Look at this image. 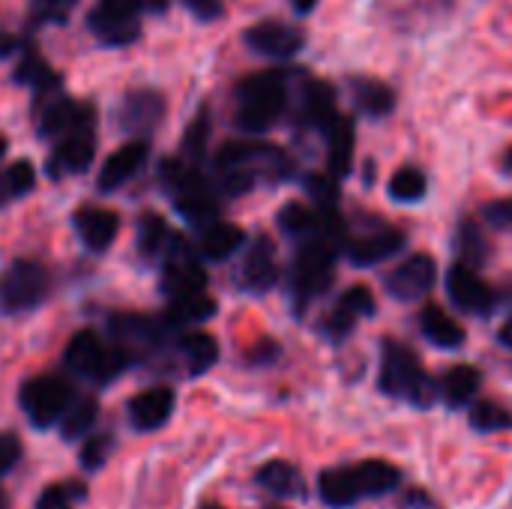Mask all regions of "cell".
Here are the masks:
<instances>
[{"mask_svg":"<svg viewBox=\"0 0 512 509\" xmlns=\"http://www.w3.org/2000/svg\"><path fill=\"white\" fill-rule=\"evenodd\" d=\"M72 219H75L78 237L93 252H105L120 231V216L114 210H105V207H81V210H75Z\"/></svg>","mask_w":512,"mask_h":509,"instance_id":"obj_22","label":"cell"},{"mask_svg":"<svg viewBox=\"0 0 512 509\" xmlns=\"http://www.w3.org/2000/svg\"><path fill=\"white\" fill-rule=\"evenodd\" d=\"M207 288V273L204 267L198 264V258L186 249V243L177 237L171 252H168V261H165V270H162V291L171 297V300H183V297H198L204 294Z\"/></svg>","mask_w":512,"mask_h":509,"instance_id":"obj_13","label":"cell"},{"mask_svg":"<svg viewBox=\"0 0 512 509\" xmlns=\"http://www.w3.org/2000/svg\"><path fill=\"white\" fill-rule=\"evenodd\" d=\"M216 315V300H210L207 294L198 297H183V300H171L168 312H165V327H186V324H201L207 318Z\"/></svg>","mask_w":512,"mask_h":509,"instance_id":"obj_33","label":"cell"},{"mask_svg":"<svg viewBox=\"0 0 512 509\" xmlns=\"http://www.w3.org/2000/svg\"><path fill=\"white\" fill-rule=\"evenodd\" d=\"M375 309H378V303H375L372 291L366 285H354V288H348L336 300V306L330 309V315L321 324V333L327 339H333V342H342V339L351 336V330L357 327V321L366 318V315H375Z\"/></svg>","mask_w":512,"mask_h":509,"instance_id":"obj_16","label":"cell"},{"mask_svg":"<svg viewBox=\"0 0 512 509\" xmlns=\"http://www.w3.org/2000/svg\"><path fill=\"white\" fill-rule=\"evenodd\" d=\"M63 363H66L69 372L105 384V381L117 378V375L132 363V357L123 354V351L114 348V345L108 348L93 330H78V333L66 342V348H63Z\"/></svg>","mask_w":512,"mask_h":509,"instance_id":"obj_6","label":"cell"},{"mask_svg":"<svg viewBox=\"0 0 512 509\" xmlns=\"http://www.w3.org/2000/svg\"><path fill=\"white\" fill-rule=\"evenodd\" d=\"M351 99L369 117H387L396 108V93L375 78H351Z\"/></svg>","mask_w":512,"mask_h":509,"instance_id":"obj_30","label":"cell"},{"mask_svg":"<svg viewBox=\"0 0 512 509\" xmlns=\"http://www.w3.org/2000/svg\"><path fill=\"white\" fill-rule=\"evenodd\" d=\"M204 509H222V507H216V504H207V507Z\"/></svg>","mask_w":512,"mask_h":509,"instance_id":"obj_54","label":"cell"},{"mask_svg":"<svg viewBox=\"0 0 512 509\" xmlns=\"http://www.w3.org/2000/svg\"><path fill=\"white\" fill-rule=\"evenodd\" d=\"M324 135H327V168H330V177L339 180V177L351 174V168H354V141H357L354 120L339 114Z\"/></svg>","mask_w":512,"mask_h":509,"instance_id":"obj_25","label":"cell"},{"mask_svg":"<svg viewBox=\"0 0 512 509\" xmlns=\"http://www.w3.org/2000/svg\"><path fill=\"white\" fill-rule=\"evenodd\" d=\"M501 168H504V174H512V147L504 153V162H501Z\"/></svg>","mask_w":512,"mask_h":509,"instance_id":"obj_52","label":"cell"},{"mask_svg":"<svg viewBox=\"0 0 512 509\" xmlns=\"http://www.w3.org/2000/svg\"><path fill=\"white\" fill-rule=\"evenodd\" d=\"M186 9H192V15H198L201 21H213L222 15V3L219 0H183Z\"/></svg>","mask_w":512,"mask_h":509,"instance_id":"obj_48","label":"cell"},{"mask_svg":"<svg viewBox=\"0 0 512 509\" xmlns=\"http://www.w3.org/2000/svg\"><path fill=\"white\" fill-rule=\"evenodd\" d=\"M162 114H165V99L156 90H132L123 96V102L117 108V123L126 132L147 135L159 126Z\"/></svg>","mask_w":512,"mask_h":509,"instance_id":"obj_18","label":"cell"},{"mask_svg":"<svg viewBox=\"0 0 512 509\" xmlns=\"http://www.w3.org/2000/svg\"><path fill=\"white\" fill-rule=\"evenodd\" d=\"M291 3H294V9H297V12H303V15H306V12H312V9L318 6V0H291Z\"/></svg>","mask_w":512,"mask_h":509,"instance_id":"obj_51","label":"cell"},{"mask_svg":"<svg viewBox=\"0 0 512 509\" xmlns=\"http://www.w3.org/2000/svg\"><path fill=\"white\" fill-rule=\"evenodd\" d=\"M336 258H339V249L324 240L300 243L294 255V267H291V291H294L297 312H303L312 300L330 291L336 279Z\"/></svg>","mask_w":512,"mask_h":509,"instance_id":"obj_4","label":"cell"},{"mask_svg":"<svg viewBox=\"0 0 512 509\" xmlns=\"http://www.w3.org/2000/svg\"><path fill=\"white\" fill-rule=\"evenodd\" d=\"M111 447H114V438L111 435H90V441L84 444L81 450V465L87 471H96L105 465V459L111 456Z\"/></svg>","mask_w":512,"mask_h":509,"instance_id":"obj_42","label":"cell"},{"mask_svg":"<svg viewBox=\"0 0 512 509\" xmlns=\"http://www.w3.org/2000/svg\"><path fill=\"white\" fill-rule=\"evenodd\" d=\"M402 483V471L384 459H366L357 465L327 468L318 477L321 501L333 509H348L360 504L363 498H381L396 492Z\"/></svg>","mask_w":512,"mask_h":509,"instance_id":"obj_1","label":"cell"},{"mask_svg":"<svg viewBox=\"0 0 512 509\" xmlns=\"http://www.w3.org/2000/svg\"><path fill=\"white\" fill-rule=\"evenodd\" d=\"M447 294L453 300L456 309H462L465 315H477L486 318L498 309V291L477 273V267L468 264H453L447 273Z\"/></svg>","mask_w":512,"mask_h":509,"instance_id":"obj_11","label":"cell"},{"mask_svg":"<svg viewBox=\"0 0 512 509\" xmlns=\"http://www.w3.org/2000/svg\"><path fill=\"white\" fill-rule=\"evenodd\" d=\"M258 486L276 498H303L306 495V480L303 474L291 465V462H282V459H273L267 462L258 474H255Z\"/></svg>","mask_w":512,"mask_h":509,"instance_id":"obj_29","label":"cell"},{"mask_svg":"<svg viewBox=\"0 0 512 509\" xmlns=\"http://www.w3.org/2000/svg\"><path fill=\"white\" fill-rule=\"evenodd\" d=\"M426 189H429V180H426V174H423L420 168H414V165L399 168V171L390 177V183H387L390 198L399 201V204H417V201H423Z\"/></svg>","mask_w":512,"mask_h":509,"instance_id":"obj_34","label":"cell"},{"mask_svg":"<svg viewBox=\"0 0 512 509\" xmlns=\"http://www.w3.org/2000/svg\"><path fill=\"white\" fill-rule=\"evenodd\" d=\"M483 219L492 228H512V195L510 198H495L489 204H483Z\"/></svg>","mask_w":512,"mask_h":509,"instance_id":"obj_43","label":"cell"},{"mask_svg":"<svg viewBox=\"0 0 512 509\" xmlns=\"http://www.w3.org/2000/svg\"><path fill=\"white\" fill-rule=\"evenodd\" d=\"M243 39L255 54L273 60H288L306 45V33L285 21H258L243 33Z\"/></svg>","mask_w":512,"mask_h":509,"instance_id":"obj_15","label":"cell"},{"mask_svg":"<svg viewBox=\"0 0 512 509\" xmlns=\"http://www.w3.org/2000/svg\"><path fill=\"white\" fill-rule=\"evenodd\" d=\"M177 351H180L189 375H204L219 360V345L207 333H186V336H180L177 339Z\"/></svg>","mask_w":512,"mask_h":509,"instance_id":"obj_31","label":"cell"},{"mask_svg":"<svg viewBox=\"0 0 512 509\" xmlns=\"http://www.w3.org/2000/svg\"><path fill=\"white\" fill-rule=\"evenodd\" d=\"M246 243V234L231 225V222H213L204 228V240H201V249L210 261H225L231 258L240 246Z\"/></svg>","mask_w":512,"mask_h":509,"instance_id":"obj_32","label":"cell"},{"mask_svg":"<svg viewBox=\"0 0 512 509\" xmlns=\"http://www.w3.org/2000/svg\"><path fill=\"white\" fill-rule=\"evenodd\" d=\"M33 183H36L33 165L27 159L12 162L6 171H0V207L15 201V198H21V195H27L33 189Z\"/></svg>","mask_w":512,"mask_h":509,"instance_id":"obj_36","label":"cell"},{"mask_svg":"<svg viewBox=\"0 0 512 509\" xmlns=\"http://www.w3.org/2000/svg\"><path fill=\"white\" fill-rule=\"evenodd\" d=\"M93 111L90 105L72 102L66 96L48 99V105L39 111V135L42 138H66L72 132H90Z\"/></svg>","mask_w":512,"mask_h":509,"instance_id":"obj_17","label":"cell"},{"mask_svg":"<svg viewBox=\"0 0 512 509\" xmlns=\"http://www.w3.org/2000/svg\"><path fill=\"white\" fill-rule=\"evenodd\" d=\"M108 330H111L114 348H120L132 360L156 351L165 339V321L144 318V315H117V318H111Z\"/></svg>","mask_w":512,"mask_h":509,"instance_id":"obj_14","label":"cell"},{"mask_svg":"<svg viewBox=\"0 0 512 509\" xmlns=\"http://www.w3.org/2000/svg\"><path fill=\"white\" fill-rule=\"evenodd\" d=\"M141 6L144 0H99L87 18L90 30L105 45H129L141 33V24H138Z\"/></svg>","mask_w":512,"mask_h":509,"instance_id":"obj_10","label":"cell"},{"mask_svg":"<svg viewBox=\"0 0 512 509\" xmlns=\"http://www.w3.org/2000/svg\"><path fill=\"white\" fill-rule=\"evenodd\" d=\"M162 180L165 186L171 189L174 195V204L177 210L189 219V222H198V225H213L219 222V204H216V195L210 189V183L186 162L180 159H168L162 165Z\"/></svg>","mask_w":512,"mask_h":509,"instance_id":"obj_5","label":"cell"},{"mask_svg":"<svg viewBox=\"0 0 512 509\" xmlns=\"http://www.w3.org/2000/svg\"><path fill=\"white\" fill-rule=\"evenodd\" d=\"M15 45H18V39H15V36H9V33H0V57L12 54V51H15Z\"/></svg>","mask_w":512,"mask_h":509,"instance_id":"obj_49","label":"cell"},{"mask_svg":"<svg viewBox=\"0 0 512 509\" xmlns=\"http://www.w3.org/2000/svg\"><path fill=\"white\" fill-rule=\"evenodd\" d=\"M378 384H381V393H387L390 399H402V402L423 408V411L438 402V384L420 366L417 354L396 339L381 342V378H378Z\"/></svg>","mask_w":512,"mask_h":509,"instance_id":"obj_2","label":"cell"},{"mask_svg":"<svg viewBox=\"0 0 512 509\" xmlns=\"http://www.w3.org/2000/svg\"><path fill=\"white\" fill-rule=\"evenodd\" d=\"M0 501H3V495H0ZM0 509H3V507H0Z\"/></svg>","mask_w":512,"mask_h":509,"instance_id":"obj_55","label":"cell"},{"mask_svg":"<svg viewBox=\"0 0 512 509\" xmlns=\"http://www.w3.org/2000/svg\"><path fill=\"white\" fill-rule=\"evenodd\" d=\"M468 420H471V426H474L477 432H486V435H495V432H507V429H512V411L507 405L495 402V399L474 402Z\"/></svg>","mask_w":512,"mask_h":509,"instance_id":"obj_35","label":"cell"},{"mask_svg":"<svg viewBox=\"0 0 512 509\" xmlns=\"http://www.w3.org/2000/svg\"><path fill=\"white\" fill-rule=\"evenodd\" d=\"M438 282V264L432 255H411L402 264H396L387 276H384V288L393 300L402 303H414L420 297H426Z\"/></svg>","mask_w":512,"mask_h":509,"instance_id":"obj_12","label":"cell"},{"mask_svg":"<svg viewBox=\"0 0 512 509\" xmlns=\"http://www.w3.org/2000/svg\"><path fill=\"white\" fill-rule=\"evenodd\" d=\"M51 294V273L45 264L21 258L0 273V309L6 315L30 312Z\"/></svg>","mask_w":512,"mask_h":509,"instance_id":"obj_7","label":"cell"},{"mask_svg":"<svg viewBox=\"0 0 512 509\" xmlns=\"http://www.w3.org/2000/svg\"><path fill=\"white\" fill-rule=\"evenodd\" d=\"M93 162V135L90 132H72L66 138L57 141L54 156H51V168L60 174H81L87 171Z\"/></svg>","mask_w":512,"mask_h":509,"instance_id":"obj_28","label":"cell"},{"mask_svg":"<svg viewBox=\"0 0 512 509\" xmlns=\"http://www.w3.org/2000/svg\"><path fill=\"white\" fill-rule=\"evenodd\" d=\"M402 246H405V231L384 225V228H375L357 240H348L345 252H348V261L354 267H375V264L393 258Z\"/></svg>","mask_w":512,"mask_h":509,"instance_id":"obj_20","label":"cell"},{"mask_svg":"<svg viewBox=\"0 0 512 509\" xmlns=\"http://www.w3.org/2000/svg\"><path fill=\"white\" fill-rule=\"evenodd\" d=\"M204 144H207V114H201V117L189 126L186 141H183V150H186L192 159H198V156L204 153Z\"/></svg>","mask_w":512,"mask_h":509,"instance_id":"obj_44","label":"cell"},{"mask_svg":"<svg viewBox=\"0 0 512 509\" xmlns=\"http://www.w3.org/2000/svg\"><path fill=\"white\" fill-rule=\"evenodd\" d=\"M420 333L435 345V348H444V351H456L465 345L468 333L465 327L450 315L444 312L441 306H426L420 312Z\"/></svg>","mask_w":512,"mask_h":509,"instance_id":"obj_26","label":"cell"},{"mask_svg":"<svg viewBox=\"0 0 512 509\" xmlns=\"http://www.w3.org/2000/svg\"><path fill=\"white\" fill-rule=\"evenodd\" d=\"M288 108V72L264 69L237 84V126L243 132H267Z\"/></svg>","mask_w":512,"mask_h":509,"instance_id":"obj_3","label":"cell"},{"mask_svg":"<svg viewBox=\"0 0 512 509\" xmlns=\"http://www.w3.org/2000/svg\"><path fill=\"white\" fill-rule=\"evenodd\" d=\"M36 509H72V504H69V495H66L60 486H51V489H45V492L39 495Z\"/></svg>","mask_w":512,"mask_h":509,"instance_id":"obj_47","label":"cell"},{"mask_svg":"<svg viewBox=\"0 0 512 509\" xmlns=\"http://www.w3.org/2000/svg\"><path fill=\"white\" fill-rule=\"evenodd\" d=\"M459 252L465 255L462 264H468V267H477L486 258V237H483L477 222H462V228H459Z\"/></svg>","mask_w":512,"mask_h":509,"instance_id":"obj_40","label":"cell"},{"mask_svg":"<svg viewBox=\"0 0 512 509\" xmlns=\"http://www.w3.org/2000/svg\"><path fill=\"white\" fill-rule=\"evenodd\" d=\"M144 162H147V141H129V144H123L120 150H114L105 159V165L99 171V189L102 192L120 189L123 183H129L141 171Z\"/></svg>","mask_w":512,"mask_h":509,"instance_id":"obj_24","label":"cell"},{"mask_svg":"<svg viewBox=\"0 0 512 509\" xmlns=\"http://www.w3.org/2000/svg\"><path fill=\"white\" fill-rule=\"evenodd\" d=\"M6 147H9V141H6V138L0 135V159H3V153H6Z\"/></svg>","mask_w":512,"mask_h":509,"instance_id":"obj_53","label":"cell"},{"mask_svg":"<svg viewBox=\"0 0 512 509\" xmlns=\"http://www.w3.org/2000/svg\"><path fill=\"white\" fill-rule=\"evenodd\" d=\"M279 279V261H276V246L270 237H258L240 267V285L252 294H264L276 285Z\"/></svg>","mask_w":512,"mask_h":509,"instance_id":"obj_19","label":"cell"},{"mask_svg":"<svg viewBox=\"0 0 512 509\" xmlns=\"http://www.w3.org/2000/svg\"><path fill=\"white\" fill-rule=\"evenodd\" d=\"M174 411V390L171 387H153L138 393L129 402V423L138 432H156L171 420Z\"/></svg>","mask_w":512,"mask_h":509,"instance_id":"obj_21","label":"cell"},{"mask_svg":"<svg viewBox=\"0 0 512 509\" xmlns=\"http://www.w3.org/2000/svg\"><path fill=\"white\" fill-rule=\"evenodd\" d=\"M78 0H33V12L39 21H63V15L75 6Z\"/></svg>","mask_w":512,"mask_h":509,"instance_id":"obj_45","label":"cell"},{"mask_svg":"<svg viewBox=\"0 0 512 509\" xmlns=\"http://www.w3.org/2000/svg\"><path fill=\"white\" fill-rule=\"evenodd\" d=\"M306 189H309V195L315 198L318 207L336 210V204H339V183H336V177H330V174H312V177H306Z\"/></svg>","mask_w":512,"mask_h":509,"instance_id":"obj_41","label":"cell"},{"mask_svg":"<svg viewBox=\"0 0 512 509\" xmlns=\"http://www.w3.org/2000/svg\"><path fill=\"white\" fill-rule=\"evenodd\" d=\"M18 402H21V411L27 414V420L36 429H45L69 411L72 384L60 375H39V378H30L27 384H21Z\"/></svg>","mask_w":512,"mask_h":509,"instance_id":"obj_8","label":"cell"},{"mask_svg":"<svg viewBox=\"0 0 512 509\" xmlns=\"http://www.w3.org/2000/svg\"><path fill=\"white\" fill-rule=\"evenodd\" d=\"M96 417H99V405L93 399H81L75 405H69V411L63 414V438L66 441H75L81 435H90V429L96 426Z\"/></svg>","mask_w":512,"mask_h":509,"instance_id":"obj_37","label":"cell"},{"mask_svg":"<svg viewBox=\"0 0 512 509\" xmlns=\"http://www.w3.org/2000/svg\"><path fill=\"white\" fill-rule=\"evenodd\" d=\"M15 81L30 84V87H36V90H51V87L60 84L57 72H51V66H48L42 57H36V54H27V57L21 60V66L15 69Z\"/></svg>","mask_w":512,"mask_h":509,"instance_id":"obj_38","label":"cell"},{"mask_svg":"<svg viewBox=\"0 0 512 509\" xmlns=\"http://www.w3.org/2000/svg\"><path fill=\"white\" fill-rule=\"evenodd\" d=\"M480 384H483V372L477 366L471 363L453 366L438 381V399H444L450 408H465L480 393Z\"/></svg>","mask_w":512,"mask_h":509,"instance_id":"obj_27","label":"cell"},{"mask_svg":"<svg viewBox=\"0 0 512 509\" xmlns=\"http://www.w3.org/2000/svg\"><path fill=\"white\" fill-rule=\"evenodd\" d=\"M216 165H219V171L246 168L252 174H267L270 180H282L291 174L288 156L279 147L264 144V141H228L216 153Z\"/></svg>","mask_w":512,"mask_h":509,"instance_id":"obj_9","label":"cell"},{"mask_svg":"<svg viewBox=\"0 0 512 509\" xmlns=\"http://www.w3.org/2000/svg\"><path fill=\"white\" fill-rule=\"evenodd\" d=\"M21 459V444L15 435H0V477L12 471Z\"/></svg>","mask_w":512,"mask_h":509,"instance_id":"obj_46","label":"cell"},{"mask_svg":"<svg viewBox=\"0 0 512 509\" xmlns=\"http://www.w3.org/2000/svg\"><path fill=\"white\" fill-rule=\"evenodd\" d=\"M498 342H501L504 348H510V351H512V315L507 318V324H504V327L498 330Z\"/></svg>","mask_w":512,"mask_h":509,"instance_id":"obj_50","label":"cell"},{"mask_svg":"<svg viewBox=\"0 0 512 509\" xmlns=\"http://www.w3.org/2000/svg\"><path fill=\"white\" fill-rule=\"evenodd\" d=\"M336 117H339V111H336V93H333V87L324 84V81L306 78L303 81V90H300V123L327 132Z\"/></svg>","mask_w":512,"mask_h":509,"instance_id":"obj_23","label":"cell"},{"mask_svg":"<svg viewBox=\"0 0 512 509\" xmlns=\"http://www.w3.org/2000/svg\"><path fill=\"white\" fill-rule=\"evenodd\" d=\"M168 243V225L156 213H144L138 222V249L144 255H156Z\"/></svg>","mask_w":512,"mask_h":509,"instance_id":"obj_39","label":"cell"}]
</instances>
